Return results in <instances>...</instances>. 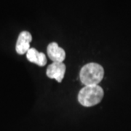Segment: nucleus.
Returning <instances> with one entry per match:
<instances>
[{"mask_svg": "<svg viewBox=\"0 0 131 131\" xmlns=\"http://www.w3.org/2000/svg\"><path fill=\"white\" fill-rule=\"evenodd\" d=\"M104 77V69L98 63H90L84 65L80 70V79L85 86L97 85Z\"/></svg>", "mask_w": 131, "mask_h": 131, "instance_id": "nucleus-1", "label": "nucleus"}, {"mask_svg": "<svg viewBox=\"0 0 131 131\" xmlns=\"http://www.w3.org/2000/svg\"><path fill=\"white\" fill-rule=\"evenodd\" d=\"M103 95V88L98 84L85 86L78 94V101L83 106L90 107L100 103Z\"/></svg>", "mask_w": 131, "mask_h": 131, "instance_id": "nucleus-2", "label": "nucleus"}, {"mask_svg": "<svg viewBox=\"0 0 131 131\" xmlns=\"http://www.w3.org/2000/svg\"><path fill=\"white\" fill-rule=\"evenodd\" d=\"M66 72V66L63 63L53 62L48 66L46 74L50 79H55L58 82H61L64 77Z\"/></svg>", "mask_w": 131, "mask_h": 131, "instance_id": "nucleus-3", "label": "nucleus"}, {"mask_svg": "<svg viewBox=\"0 0 131 131\" xmlns=\"http://www.w3.org/2000/svg\"><path fill=\"white\" fill-rule=\"evenodd\" d=\"M32 40V36L26 31H22L19 34L16 42L15 50L19 55H24L30 49V42Z\"/></svg>", "mask_w": 131, "mask_h": 131, "instance_id": "nucleus-4", "label": "nucleus"}, {"mask_svg": "<svg viewBox=\"0 0 131 131\" xmlns=\"http://www.w3.org/2000/svg\"><path fill=\"white\" fill-rule=\"evenodd\" d=\"M47 56L52 62L63 63L65 60V50L58 46L56 42H52L48 45L47 48Z\"/></svg>", "mask_w": 131, "mask_h": 131, "instance_id": "nucleus-5", "label": "nucleus"}, {"mask_svg": "<svg viewBox=\"0 0 131 131\" xmlns=\"http://www.w3.org/2000/svg\"><path fill=\"white\" fill-rule=\"evenodd\" d=\"M26 58L31 63H36L39 66H44L47 63L46 56L43 52H38L34 48H30L26 52Z\"/></svg>", "mask_w": 131, "mask_h": 131, "instance_id": "nucleus-6", "label": "nucleus"}]
</instances>
